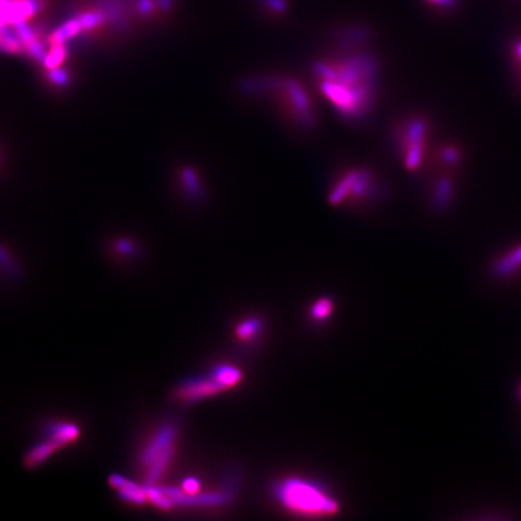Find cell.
I'll list each match as a JSON object with an SVG mask.
<instances>
[{"instance_id":"1","label":"cell","mask_w":521,"mask_h":521,"mask_svg":"<svg viewBox=\"0 0 521 521\" xmlns=\"http://www.w3.org/2000/svg\"><path fill=\"white\" fill-rule=\"evenodd\" d=\"M320 92L341 116L357 121L377 98V63L366 52L331 56L314 67Z\"/></svg>"},{"instance_id":"2","label":"cell","mask_w":521,"mask_h":521,"mask_svg":"<svg viewBox=\"0 0 521 521\" xmlns=\"http://www.w3.org/2000/svg\"><path fill=\"white\" fill-rule=\"evenodd\" d=\"M275 499L288 511L310 517H328L339 511L337 499L321 486L302 478H286L274 486Z\"/></svg>"},{"instance_id":"3","label":"cell","mask_w":521,"mask_h":521,"mask_svg":"<svg viewBox=\"0 0 521 521\" xmlns=\"http://www.w3.org/2000/svg\"><path fill=\"white\" fill-rule=\"evenodd\" d=\"M265 88L272 92L280 114L293 126L302 130H310L316 126L318 117L313 100L297 80L291 77H272Z\"/></svg>"},{"instance_id":"4","label":"cell","mask_w":521,"mask_h":521,"mask_svg":"<svg viewBox=\"0 0 521 521\" xmlns=\"http://www.w3.org/2000/svg\"><path fill=\"white\" fill-rule=\"evenodd\" d=\"M380 194L375 174L364 166H355L338 174L329 189L328 201L339 207H364L373 203Z\"/></svg>"},{"instance_id":"5","label":"cell","mask_w":521,"mask_h":521,"mask_svg":"<svg viewBox=\"0 0 521 521\" xmlns=\"http://www.w3.org/2000/svg\"><path fill=\"white\" fill-rule=\"evenodd\" d=\"M243 379V372L232 364H221L204 377L194 378L182 382L176 391V397L182 402H197L222 391L237 387Z\"/></svg>"},{"instance_id":"6","label":"cell","mask_w":521,"mask_h":521,"mask_svg":"<svg viewBox=\"0 0 521 521\" xmlns=\"http://www.w3.org/2000/svg\"><path fill=\"white\" fill-rule=\"evenodd\" d=\"M427 125L420 117H410L400 123L395 132L403 164L409 171H417L421 166L426 144Z\"/></svg>"},{"instance_id":"7","label":"cell","mask_w":521,"mask_h":521,"mask_svg":"<svg viewBox=\"0 0 521 521\" xmlns=\"http://www.w3.org/2000/svg\"><path fill=\"white\" fill-rule=\"evenodd\" d=\"M80 430L74 423H59L54 425L49 437L40 444L34 446L24 458V465L28 468L36 467L40 463L61 449L64 445L72 443L79 438Z\"/></svg>"},{"instance_id":"8","label":"cell","mask_w":521,"mask_h":521,"mask_svg":"<svg viewBox=\"0 0 521 521\" xmlns=\"http://www.w3.org/2000/svg\"><path fill=\"white\" fill-rule=\"evenodd\" d=\"M110 485H113L121 495V497L132 504H143L148 501L146 489L135 485L134 483L128 481L121 476H113L110 478Z\"/></svg>"},{"instance_id":"9","label":"cell","mask_w":521,"mask_h":521,"mask_svg":"<svg viewBox=\"0 0 521 521\" xmlns=\"http://www.w3.org/2000/svg\"><path fill=\"white\" fill-rule=\"evenodd\" d=\"M521 270V245L513 249L494 265V273L499 278H511Z\"/></svg>"},{"instance_id":"10","label":"cell","mask_w":521,"mask_h":521,"mask_svg":"<svg viewBox=\"0 0 521 521\" xmlns=\"http://www.w3.org/2000/svg\"><path fill=\"white\" fill-rule=\"evenodd\" d=\"M453 192V182L449 178H442L437 182L436 189H435V198L433 202L438 209H444L449 204L450 198Z\"/></svg>"},{"instance_id":"11","label":"cell","mask_w":521,"mask_h":521,"mask_svg":"<svg viewBox=\"0 0 521 521\" xmlns=\"http://www.w3.org/2000/svg\"><path fill=\"white\" fill-rule=\"evenodd\" d=\"M260 329V321L257 319H247L237 327V337L240 341H250L252 337L256 336Z\"/></svg>"},{"instance_id":"12","label":"cell","mask_w":521,"mask_h":521,"mask_svg":"<svg viewBox=\"0 0 521 521\" xmlns=\"http://www.w3.org/2000/svg\"><path fill=\"white\" fill-rule=\"evenodd\" d=\"M332 310L333 303L329 298H320L311 306L310 315H311L313 319L321 321V320L327 319L328 316L332 313Z\"/></svg>"},{"instance_id":"13","label":"cell","mask_w":521,"mask_h":521,"mask_svg":"<svg viewBox=\"0 0 521 521\" xmlns=\"http://www.w3.org/2000/svg\"><path fill=\"white\" fill-rule=\"evenodd\" d=\"M260 5V9L272 15V16H280V15L288 11V1L286 0H257Z\"/></svg>"},{"instance_id":"14","label":"cell","mask_w":521,"mask_h":521,"mask_svg":"<svg viewBox=\"0 0 521 521\" xmlns=\"http://www.w3.org/2000/svg\"><path fill=\"white\" fill-rule=\"evenodd\" d=\"M442 156H443V160H444L445 162L450 163V164H454V163L458 162V150H456V148H451V146L445 148L444 150H443Z\"/></svg>"},{"instance_id":"15","label":"cell","mask_w":521,"mask_h":521,"mask_svg":"<svg viewBox=\"0 0 521 521\" xmlns=\"http://www.w3.org/2000/svg\"><path fill=\"white\" fill-rule=\"evenodd\" d=\"M428 1H432V3H435L436 5L443 6V8H451L456 3V0H428Z\"/></svg>"},{"instance_id":"16","label":"cell","mask_w":521,"mask_h":521,"mask_svg":"<svg viewBox=\"0 0 521 521\" xmlns=\"http://www.w3.org/2000/svg\"><path fill=\"white\" fill-rule=\"evenodd\" d=\"M517 54L519 57L521 59V41L520 42H518L517 45Z\"/></svg>"},{"instance_id":"17","label":"cell","mask_w":521,"mask_h":521,"mask_svg":"<svg viewBox=\"0 0 521 521\" xmlns=\"http://www.w3.org/2000/svg\"><path fill=\"white\" fill-rule=\"evenodd\" d=\"M520 397H521V387H520Z\"/></svg>"}]
</instances>
